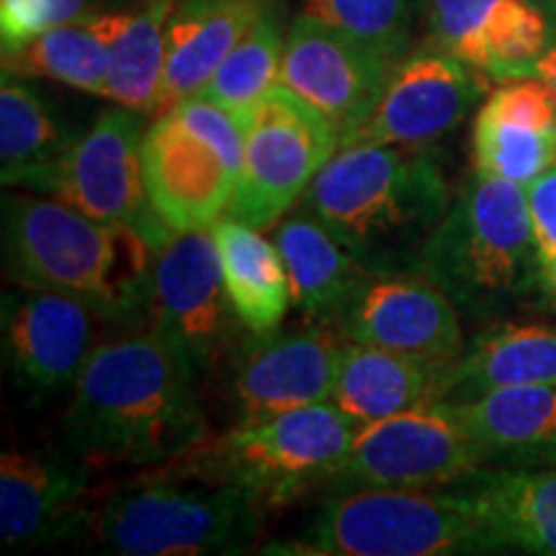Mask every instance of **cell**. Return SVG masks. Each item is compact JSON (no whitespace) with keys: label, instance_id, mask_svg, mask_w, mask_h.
<instances>
[{"label":"cell","instance_id":"32","mask_svg":"<svg viewBox=\"0 0 556 556\" xmlns=\"http://www.w3.org/2000/svg\"><path fill=\"white\" fill-rule=\"evenodd\" d=\"M304 16L348 34L394 65L413 52L422 0H299Z\"/></svg>","mask_w":556,"mask_h":556},{"label":"cell","instance_id":"33","mask_svg":"<svg viewBox=\"0 0 556 556\" xmlns=\"http://www.w3.org/2000/svg\"><path fill=\"white\" fill-rule=\"evenodd\" d=\"M99 11V0H0V45L11 54L54 26Z\"/></svg>","mask_w":556,"mask_h":556},{"label":"cell","instance_id":"21","mask_svg":"<svg viewBox=\"0 0 556 556\" xmlns=\"http://www.w3.org/2000/svg\"><path fill=\"white\" fill-rule=\"evenodd\" d=\"M486 528L500 552L556 556V464L554 467H477L448 486Z\"/></svg>","mask_w":556,"mask_h":556},{"label":"cell","instance_id":"7","mask_svg":"<svg viewBox=\"0 0 556 556\" xmlns=\"http://www.w3.org/2000/svg\"><path fill=\"white\" fill-rule=\"evenodd\" d=\"M336 402L250 417L212 443H201L184 467L248 490L263 505H283L319 484H332L358 433Z\"/></svg>","mask_w":556,"mask_h":556},{"label":"cell","instance_id":"26","mask_svg":"<svg viewBox=\"0 0 556 556\" xmlns=\"http://www.w3.org/2000/svg\"><path fill=\"white\" fill-rule=\"evenodd\" d=\"M75 139L39 90L3 73L0 86V176L3 186L50 193Z\"/></svg>","mask_w":556,"mask_h":556},{"label":"cell","instance_id":"20","mask_svg":"<svg viewBox=\"0 0 556 556\" xmlns=\"http://www.w3.org/2000/svg\"><path fill=\"white\" fill-rule=\"evenodd\" d=\"M475 170L528 186L556 163V99L539 78L497 83L475 122Z\"/></svg>","mask_w":556,"mask_h":556},{"label":"cell","instance_id":"28","mask_svg":"<svg viewBox=\"0 0 556 556\" xmlns=\"http://www.w3.org/2000/svg\"><path fill=\"white\" fill-rule=\"evenodd\" d=\"M178 0H144L135 11H96L109 41L106 99L142 114H157L163 101L168 45L165 29Z\"/></svg>","mask_w":556,"mask_h":556},{"label":"cell","instance_id":"18","mask_svg":"<svg viewBox=\"0 0 556 556\" xmlns=\"http://www.w3.org/2000/svg\"><path fill=\"white\" fill-rule=\"evenodd\" d=\"M345 338L332 323L261 332L229 361V392L242 420L330 402Z\"/></svg>","mask_w":556,"mask_h":556},{"label":"cell","instance_id":"4","mask_svg":"<svg viewBox=\"0 0 556 556\" xmlns=\"http://www.w3.org/2000/svg\"><path fill=\"white\" fill-rule=\"evenodd\" d=\"M415 270L446 291L462 315H505L541 276L526 186L475 170L430 232Z\"/></svg>","mask_w":556,"mask_h":556},{"label":"cell","instance_id":"5","mask_svg":"<svg viewBox=\"0 0 556 556\" xmlns=\"http://www.w3.org/2000/svg\"><path fill=\"white\" fill-rule=\"evenodd\" d=\"M263 505L242 486L176 464L139 477L103 500L90 531L127 556L238 554L258 539Z\"/></svg>","mask_w":556,"mask_h":556},{"label":"cell","instance_id":"17","mask_svg":"<svg viewBox=\"0 0 556 556\" xmlns=\"http://www.w3.org/2000/svg\"><path fill=\"white\" fill-rule=\"evenodd\" d=\"M106 323L101 309L78 296L16 287L3 299V353L16 384L31 400L75 387Z\"/></svg>","mask_w":556,"mask_h":556},{"label":"cell","instance_id":"12","mask_svg":"<svg viewBox=\"0 0 556 556\" xmlns=\"http://www.w3.org/2000/svg\"><path fill=\"white\" fill-rule=\"evenodd\" d=\"M336 328L345 340L451 368L467 340L462 312L420 270H371L353 294Z\"/></svg>","mask_w":556,"mask_h":556},{"label":"cell","instance_id":"35","mask_svg":"<svg viewBox=\"0 0 556 556\" xmlns=\"http://www.w3.org/2000/svg\"><path fill=\"white\" fill-rule=\"evenodd\" d=\"M533 78H539L541 83H544V86L552 90L554 99H556V45L544 54V58L539 60L536 75H533Z\"/></svg>","mask_w":556,"mask_h":556},{"label":"cell","instance_id":"2","mask_svg":"<svg viewBox=\"0 0 556 556\" xmlns=\"http://www.w3.org/2000/svg\"><path fill=\"white\" fill-rule=\"evenodd\" d=\"M157 248L131 225L88 217L34 191L3 199V266L21 289L78 296L111 323L150 309Z\"/></svg>","mask_w":556,"mask_h":556},{"label":"cell","instance_id":"1","mask_svg":"<svg viewBox=\"0 0 556 556\" xmlns=\"http://www.w3.org/2000/svg\"><path fill=\"white\" fill-rule=\"evenodd\" d=\"M191 353L155 325L101 340L62 415L67 448L88 467H163L206 441Z\"/></svg>","mask_w":556,"mask_h":556},{"label":"cell","instance_id":"16","mask_svg":"<svg viewBox=\"0 0 556 556\" xmlns=\"http://www.w3.org/2000/svg\"><path fill=\"white\" fill-rule=\"evenodd\" d=\"M394 70L379 52L299 13L287 29L278 86L317 109L345 139L379 106Z\"/></svg>","mask_w":556,"mask_h":556},{"label":"cell","instance_id":"34","mask_svg":"<svg viewBox=\"0 0 556 556\" xmlns=\"http://www.w3.org/2000/svg\"><path fill=\"white\" fill-rule=\"evenodd\" d=\"M528 212H531L533 240H536L539 261L556 258V163L526 186Z\"/></svg>","mask_w":556,"mask_h":556},{"label":"cell","instance_id":"11","mask_svg":"<svg viewBox=\"0 0 556 556\" xmlns=\"http://www.w3.org/2000/svg\"><path fill=\"white\" fill-rule=\"evenodd\" d=\"M142 111L116 106L103 111L86 135L75 139L62 163L52 197L67 201L88 217L131 225L160 248L173 229L157 217L142 176Z\"/></svg>","mask_w":556,"mask_h":556},{"label":"cell","instance_id":"23","mask_svg":"<svg viewBox=\"0 0 556 556\" xmlns=\"http://www.w3.org/2000/svg\"><path fill=\"white\" fill-rule=\"evenodd\" d=\"M266 0H178L165 29L168 62L160 111L199 96Z\"/></svg>","mask_w":556,"mask_h":556},{"label":"cell","instance_id":"19","mask_svg":"<svg viewBox=\"0 0 556 556\" xmlns=\"http://www.w3.org/2000/svg\"><path fill=\"white\" fill-rule=\"evenodd\" d=\"M90 467L73 451H5L0 458V539L34 548L90 531Z\"/></svg>","mask_w":556,"mask_h":556},{"label":"cell","instance_id":"31","mask_svg":"<svg viewBox=\"0 0 556 556\" xmlns=\"http://www.w3.org/2000/svg\"><path fill=\"white\" fill-rule=\"evenodd\" d=\"M283 45H287L283 9L278 0H266L258 18L242 34L235 50L227 54L199 96L219 103L245 124L255 106L278 86Z\"/></svg>","mask_w":556,"mask_h":556},{"label":"cell","instance_id":"29","mask_svg":"<svg viewBox=\"0 0 556 556\" xmlns=\"http://www.w3.org/2000/svg\"><path fill=\"white\" fill-rule=\"evenodd\" d=\"M214 229L227 296L248 332H270L287 317L291 304L289 270L276 242L261 229L232 217L219 219Z\"/></svg>","mask_w":556,"mask_h":556},{"label":"cell","instance_id":"3","mask_svg":"<svg viewBox=\"0 0 556 556\" xmlns=\"http://www.w3.org/2000/svg\"><path fill=\"white\" fill-rule=\"evenodd\" d=\"M451 201L446 176L426 150L364 142L330 157L302 208L368 270H415Z\"/></svg>","mask_w":556,"mask_h":556},{"label":"cell","instance_id":"13","mask_svg":"<svg viewBox=\"0 0 556 556\" xmlns=\"http://www.w3.org/2000/svg\"><path fill=\"white\" fill-rule=\"evenodd\" d=\"M490 80L441 47H417L400 62L374 114L345 144H394L428 150L467 122Z\"/></svg>","mask_w":556,"mask_h":556},{"label":"cell","instance_id":"6","mask_svg":"<svg viewBox=\"0 0 556 556\" xmlns=\"http://www.w3.org/2000/svg\"><path fill=\"white\" fill-rule=\"evenodd\" d=\"M268 554L443 556L500 552L495 539L448 490H332L302 536Z\"/></svg>","mask_w":556,"mask_h":556},{"label":"cell","instance_id":"25","mask_svg":"<svg viewBox=\"0 0 556 556\" xmlns=\"http://www.w3.org/2000/svg\"><path fill=\"white\" fill-rule=\"evenodd\" d=\"M276 245L289 270L291 304L307 319L336 325L364 278L371 274L304 208L278 222Z\"/></svg>","mask_w":556,"mask_h":556},{"label":"cell","instance_id":"36","mask_svg":"<svg viewBox=\"0 0 556 556\" xmlns=\"http://www.w3.org/2000/svg\"><path fill=\"white\" fill-rule=\"evenodd\" d=\"M539 283H541V287H544L546 296L556 304V258L548 261V263H541Z\"/></svg>","mask_w":556,"mask_h":556},{"label":"cell","instance_id":"24","mask_svg":"<svg viewBox=\"0 0 556 556\" xmlns=\"http://www.w3.org/2000/svg\"><path fill=\"white\" fill-rule=\"evenodd\" d=\"M448 368L345 340L332 400L348 417L368 426L407 409L443 402Z\"/></svg>","mask_w":556,"mask_h":556},{"label":"cell","instance_id":"15","mask_svg":"<svg viewBox=\"0 0 556 556\" xmlns=\"http://www.w3.org/2000/svg\"><path fill=\"white\" fill-rule=\"evenodd\" d=\"M430 45L490 83L533 78L556 45V0H422Z\"/></svg>","mask_w":556,"mask_h":556},{"label":"cell","instance_id":"9","mask_svg":"<svg viewBox=\"0 0 556 556\" xmlns=\"http://www.w3.org/2000/svg\"><path fill=\"white\" fill-rule=\"evenodd\" d=\"M340 142L336 124L276 86L245 122L242 170L225 217L255 229L278 225L304 199Z\"/></svg>","mask_w":556,"mask_h":556},{"label":"cell","instance_id":"30","mask_svg":"<svg viewBox=\"0 0 556 556\" xmlns=\"http://www.w3.org/2000/svg\"><path fill=\"white\" fill-rule=\"evenodd\" d=\"M111 52L96 13L54 26L21 50L3 54V73L47 78L83 93L106 96Z\"/></svg>","mask_w":556,"mask_h":556},{"label":"cell","instance_id":"10","mask_svg":"<svg viewBox=\"0 0 556 556\" xmlns=\"http://www.w3.org/2000/svg\"><path fill=\"white\" fill-rule=\"evenodd\" d=\"M482 454L448 402L361 426L332 490H441L482 467Z\"/></svg>","mask_w":556,"mask_h":556},{"label":"cell","instance_id":"14","mask_svg":"<svg viewBox=\"0 0 556 556\" xmlns=\"http://www.w3.org/2000/svg\"><path fill=\"white\" fill-rule=\"evenodd\" d=\"M150 317L155 328L191 353L199 371L232 351L240 319L227 296L212 227L170 232L157 248Z\"/></svg>","mask_w":556,"mask_h":556},{"label":"cell","instance_id":"8","mask_svg":"<svg viewBox=\"0 0 556 556\" xmlns=\"http://www.w3.org/2000/svg\"><path fill=\"white\" fill-rule=\"evenodd\" d=\"M245 124L206 96L155 114L142 139L148 199L173 232L214 227L238 189Z\"/></svg>","mask_w":556,"mask_h":556},{"label":"cell","instance_id":"22","mask_svg":"<svg viewBox=\"0 0 556 556\" xmlns=\"http://www.w3.org/2000/svg\"><path fill=\"white\" fill-rule=\"evenodd\" d=\"M448 405L477 443L482 462L503 467L556 464V381L505 387Z\"/></svg>","mask_w":556,"mask_h":556},{"label":"cell","instance_id":"27","mask_svg":"<svg viewBox=\"0 0 556 556\" xmlns=\"http://www.w3.org/2000/svg\"><path fill=\"white\" fill-rule=\"evenodd\" d=\"M556 381V330L500 323L479 332L448 368L443 402H467L486 392Z\"/></svg>","mask_w":556,"mask_h":556}]
</instances>
